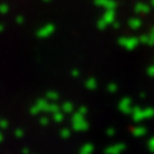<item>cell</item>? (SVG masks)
I'll use <instances>...</instances> for the list:
<instances>
[{
    "label": "cell",
    "instance_id": "1",
    "mask_svg": "<svg viewBox=\"0 0 154 154\" xmlns=\"http://www.w3.org/2000/svg\"><path fill=\"white\" fill-rule=\"evenodd\" d=\"M73 128L77 130V131H82V130L88 128V122L85 119V113H82V110H79L73 114Z\"/></svg>",
    "mask_w": 154,
    "mask_h": 154
},
{
    "label": "cell",
    "instance_id": "2",
    "mask_svg": "<svg viewBox=\"0 0 154 154\" xmlns=\"http://www.w3.org/2000/svg\"><path fill=\"white\" fill-rule=\"evenodd\" d=\"M154 114V110L152 108H148V109H140V108H136L132 110V117L135 118V121H143L145 118L152 117Z\"/></svg>",
    "mask_w": 154,
    "mask_h": 154
},
{
    "label": "cell",
    "instance_id": "3",
    "mask_svg": "<svg viewBox=\"0 0 154 154\" xmlns=\"http://www.w3.org/2000/svg\"><path fill=\"white\" fill-rule=\"evenodd\" d=\"M113 21H114V11L113 9H107L103 18L100 19V22H99V27H105L107 25H109V23H112Z\"/></svg>",
    "mask_w": 154,
    "mask_h": 154
},
{
    "label": "cell",
    "instance_id": "4",
    "mask_svg": "<svg viewBox=\"0 0 154 154\" xmlns=\"http://www.w3.org/2000/svg\"><path fill=\"white\" fill-rule=\"evenodd\" d=\"M137 42H139V40H137V38H135V37H125V38H121V45H123L128 50L134 49V48L137 45Z\"/></svg>",
    "mask_w": 154,
    "mask_h": 154
},
{
    "label": "cell",
    "instance_id": "5",
    "mask_svg": "<svg viewBox=\"0 0 154 154\" xmlns=\"http://www.w3.org/2000/svg\"><path fill=\"white\" fill-rule=\"evenodd\" d=\"M119 109L122 110L125 113H132V104H131V100L130 99H123L121 100V103H119Z\"/></svg>",
    "mask_w": 154,
    "mask_h": 154
},
{
    "label": "cell",
    "instance_id": "6",
    "mask_svg": "<svg viewBox=\"0 0 154 154\" xmlns=\"http://www.w3.org/2000/svg\"><path fill=\"white\" fill-rule=\"evenodd\" d=\"M53 31H54V26H51V25H46V26H44L42 28H40V30H38L37 35L40 36V37H46V36L51 35Z\"/></svg>",
    "mask_w": 154,
    "mask_h": 154
},
{
    "label": "cell",
    "instance_id": "7",
    "mask_svg": "<svg viewBox=\"0 0 154 154\" xmlns=\"http://www.w3.org/2000/svg\"><path fill=\"white\" fill-rule=\"evenodd\" d=\"M96 4L103 7L105 11H107V9H114V7H116L114 0H96Z\"/></svg>",
    "mask_w": 154,
    "mask_h": 154
},
{
    "label": "cell",
    "instance_id": "8",
    "mask_svg": "<svg viewBox=\"0 0 154 154\" xmlns=\"http://www.w3.org/2000/svg\"><path fill=\"white\" fill-rule=\"evenodd\" d=\"M125 149V145H122V144H116L114 146H110L107 149V153H119L122 152Z\"/></svg>",
    "mask_w": 154,
    "mask_h": 154
},
{
    "label": "cell",
    "instance_id": "9",
    "mask_svg": "<svg viewBox=\"0 0 154 154\" xmlns=\"http://www.w3.org/2000/svg\"><path fill=\"white\" fill-rule=\"evenodd\" d=\"M94 150V146L91 145V144H85V145L80 149V152L82 153V154H89V153H91Z\"/></svg>",
    "mask_w": 154,
    "mask_h": 154
},
{
    "label": "cell",
    "instance_id": "10",
    "mask_svg": "<svg viewBox=\"0 0 154 154\" xmlns=\"http://www.w3.org/2000/svg\"><path fill=\"white\" fill-rule=\"evenodd\" d=\"M149 11V7L145 5V4H137L136 5V12L139 13H148Z\"/></svg>",
    "mask_w": 154,
    "mask_h": 154
},
{
    "label": "cell",
    "instance_id": "11",
    "mask_svg": "<svg viewBox=\"0 0 154 154\" xmlns=\"http://www.w3.org/2000/svg\"><path fill=\"white\" fill-rule=\"evenodd\" d=\"M72 110H73V105L69 103H66L63 107H62V112L63 113H72Z\"/></svg>",
    "mask_w": 154,
    "mask_h": 154
},
{
    "label": "cell",
    "instance_id": "12",
    "mask_svg": "<svg viewBox=\"0 0 154 154\" xmlns=\"http://www.w3.org/2000/svg\"><path fill=\"white\" fill-rule=\"evenodd\" d=\"M132 134L135 135V136H141V135L145 134V128L144 127H136L132 130Z\"/></svg>",
    "mask_w": 154,
    "mask_h": 154
},
{
    "label": "cell",
    "instance_id": "13",
    "mask_svg": "<svg viewBox=\"0 0 154 154\" xmlns=\"http://www.w3.org/2000/svg\"><path fill=\"white\" fill-rule=\"evenodd\" d=\"M140 21H139V19H131V21H130V26L131 27H134V28H139L140 27Z\"/></svg>",
    "mask_w": 154,
    "mask_h": 154
},
{
    "label": "cell",
    "instance_id": "14",
    "mask_svg": "<svg viewBox=\"0 0 154 154\" xmlns=\"http://www.w3.org/2000/svg\"><path fill=\"white\" fill-rule=\"evenodd\" d=\"M86 85H88V88H89V89H95V88H96V81L90 79V80H88Z\"/></svg>",
    "mask_w": 154,
    "mask_h": 154
},
{
    "label": "cell",
    "instance_id": "15",
    "mask_svg": "<svg viewBox=\"0 0 154 154\" xmlns=\"http://www.w3.org/2000/svg\"><path fill=\"white\" fill-rule=\"evenodd\" d=\"M8 11H9V8H8L7 4H0V13L5 14V13H8Z\"/></svg>",
    "mask_w": 154,
    "mask_h": 154
},
{
    "label": "cell",
    "instance_id": "16",
    "mask_svg": "<svg viewBox=\"0 0 154 154\" xmlns=\"http://www.w3.org/2000/svg\"><path fill=\"white\" fill-rule=\"evenodd\" d=\"M60 135L63 137H68L69 136V131H68V130H63V131H60Z\"/></svg>",
    "mask_w": 154,
    "mask_h": 154
},
{
    "label": "cell",
    "instance_id": "17",
    "mask_svg": "<svg viewBox=\"0 0 154 154\" xmlns=\"http://www.w3.org/2000/svg\"><path fill=\"white\" fill-rule=\"evenodd\" d=\"M148 73L150 75V76H154V66L149 67V69H148Z\"/></svg>",
    "mask_w": 154,
    "mask_h": 154
},
{
    "label": "cell",
    "instance_id": "18",
    "mask_svg": "<svg viewBox=\"0 0 154 154\" xmlns=\"http://www.w3.org/2000/svg\"><path fill=\"white\" fill-rule=\"evenodd\" d=\"M149 148H150L152 150H154V139H152V140L149 141Z\"/></svg>",
    "mask_w": 154,
    "mask_h": 154
},
{
    "label": "cell",
    "instance_id": "19",
    "mask_svg": "<svg viewBox=\"0 0 154 154\" xmlns=\"http://www.w3.org/2000/svg\"><path fill=\"white\" fill-rule=\"evenodd\" d=\"M16 136H22V131L17 130V131H16Z\"/></svg>",
    "mask_w": 154,
    "mask_h": 154
},
{
    "label": "cell",
    "instance_id": "20",
    "mask_svg": "<svg viewBox=\"0 0 154 154\" xmlns=\"http://www.w3.org/2000/svg\"><path fill=\"white\" fill-rule=\"evenodd\" d=\"M3 30H4V26H3V25H0V32H2Z\"/></svg>",
    "mask_w": 154,
    "mask_h": 154
},
{
    "label": "cell",
    "instance_id": "21",
    "mask_svg": "<svg viewBox=\"0 0 154 154\" xmlns=\"http://www.w3.org/2000/svg\"><path fill=\"white\" fill-rule=\"evenodd\" d=\"M3 140V135H2V132H0V141Z\"/></svg>",
    "mask_w": 154,
    "mask_h": 154
},
{
    "label": "cell",
    "instance_id": "22",
    "mask_svg": "<svg viewBox=\"0 0 154 154\" xmlns=\"http://www.w3.org/2000/svg\"><path fill=\"white\" fill-rule=\"evenodd\" d=\"M152 5L154 7V0H152Z\"/></svg>",
    "mask_w": 154,
    "mask_h": 154
},
{
    "label": "cell",
    "instance_id": "23",
    "mask_svg": "<svg viewBox=\"0 0 154 154\" xmlns=\"http://www.w3.org/2000/svg\"><path fill=\"white\" fill-rule=\"evenodd\" d=\"M45 2H49V0H45Z\"/></svg>",
    "mask_w": 154,
    "mask_h": 154
},
{
    "label": "cell",
    "instance_id": "24",
    "mask_svg": "<svg viewBox=\"0 0 154 154\" xmlns=\"http://www.w3.org/2000/svg\"><path fill=\"white\" fill-rule=\"evenodd\" d=\"M0 121H2V118H0Z\"/></svg>",
    "mask_w": 154,
    "mask_h": 154
}]
</instances>
